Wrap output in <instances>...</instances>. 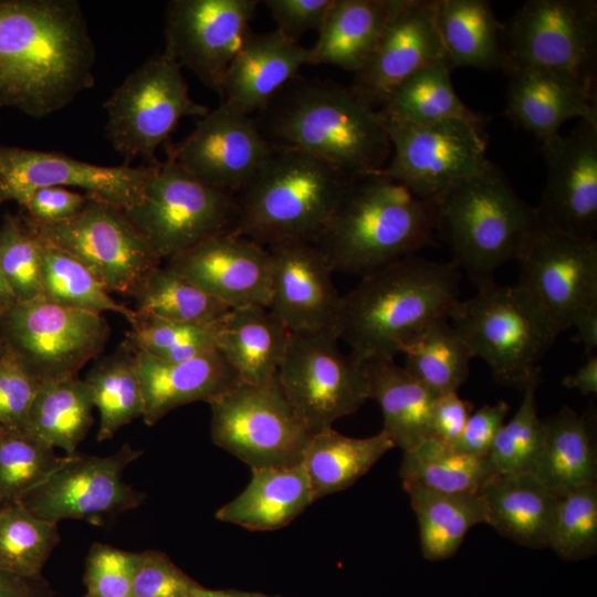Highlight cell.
<instances>
[{"instance_id": "31", "label": "cell", "mask_w": 597, "mask_h": 597, "mask_svg": "<svg viewBox=\"0 0 597 597\" xmlns=\"http://www.w3.org/2000/svg\"><path fill=\"white\" fill-rule=\"evenodd\" d=\"M533 474L558 496L596 483L595 440L591 422L586 416L563 406L543 419L542 442Z\"/></svg>"}, {"instance_id": "15", "label": "cell", "mask_w": 597, "mask_h": 597, "mask_svg": "<svg viewBox=\"0 0 597 597\" xmlns=\"http://www.w3.org/2000/svg\"><path fill=\"white\" fill-rule=\"evenodd\" d=\"M516 262V284L561 333L572 327L582 312L597 306L596 239L567 234L538 219Z\"/></svg>"}, {"instance_id": "1", "label": "cell", "mask_w": 597, "mask_h": 597, "mask_svg": "<svg viewBox=\"0 0 597 597\" xmlns=\"http://www.w3.org/2000/svg\"><path fill=\"white\" fill-rule=\"evenodd\" d=\"M96 50L75 0H0V106L43 118L94 83Z\"/></svg>"}, {"instance_id": "5", "label": "cell", "mask_w": 597, "mask_h": 597, "mask_svg": "<svg viewBox=\"0 0 597 597\" xmlns=\"http://www.w3.org/2000/svg\"><path fill=\"white\" fill-rule=\"evenodd\" d=\"M436 233L451 261L478 286L494 281V273L519 253L538 217L535 207L515 192L493 163L464 178L433 201Z\"/></svg>"}, {"instance_id": "13", "label": "cell", "mask_w": 597, "mask_h": 597, "mask_svg": "<svg viewBox=\"0 0 597 597\" xmlns=\"http://www.w3.org/2000/svg\"><path fill=\"white\" fill-rule=\"evenodd\" d=\"M503 24L504 72L561 71L596 87V0H528Z\"/></svg>"}, {"instance_id": "36", "label": "cell", "mask_w": 597, "mask_h": 597, "mask_svg": "<svg viewBox=\"0 0 597 597\" xmlns=\"http://www.w3.org/2000/svg\"><path fill=\"white\" fill-rule=\"evenodd\" d=\"M446 59L415 72L390 94L379 108L387 122L427 125L459 119L482 129L485 118L469 108L457 95Z\"/></svg>"}, {"instance_id": "41", "label": "cell", "mask_w": 597, "mask_h": 597, "mask_svg": "<svg viewBox=\"0 0 597 597\" xmlns=\"http://www.w3.org/2000/svg\"><path fill=\"white\" fill-rule=\"evenodd\" d=\"M36 238L41 245L43 297L61 306L91 313H118L129 324L134 322L136 312L115 301L100 280L81 262L55 245Z\"/></svg>"}, {"instance_id": "24", "label": "cell", "mask_w": 597, "mask_h": 597, "mask_svg": "<svg viewBox=\"0 0 597 597\" xmlns=\"http://www.w3.org/2000/svg\"><path fill=\"white\" fill-rule=\"evenodd\" d=\"M167 266L231 308L269 306V251L244 235L235 232L213 235L170 258Z\"/></svg>"}, {"instance_id": "49", "label": "cell", "mask_w": 597, "mask_h": 597, "mask_svg": "<svg viewBox=\"0 0 597 597\" xmlns=\"http://www.w3.org/2000/svg\"><path fill=\"white\" fill-rule=\"evenodd\" d=\"M0 263L17 302L42 296L40 241L10 216L0 227Z\"/></svg>"}, {"instance_id": "16", "label": "cell", "mask_w": 597, "mask_h": 597, "mask_svg": "<svg viewBox=\"0 0 597 597\" xmlns=\"http://www.w3.org/2000/svg\"><path fill=\"white\" fill-rule=\"evenodd\" d=\"M385 123L392 153L381 171L420 199L434 201L458 181L491 165L482 129L470 123Z\"/></svg>"}, {"instance_id": "54", "label": "cell", "mask_w": 597, "mask_h": 597, "mask_svg": "<svg viewBox=\"0 0 597 597\" xmlns=\"http://www.w3.org/2000/svg\"><path fill=\"white\" fill-rule=\"evenodd\" d=\"M509 410V404L499 400L493 405L485 404L471 412L452 448L464 454L488 457L498 432L504 425Z\"/></svg>"}, {"instance_id": "7", "label": "cell", "mask_w": 597, "mask_h": 597, "mask_svg": "<svg viewBox=\"0 0 597 597\" xmlns=\"http://www.w3.org/2000/svg\"><path fill=\"white\" fill-rule=\"evenodd\" d=\"M448 318L498 383L521 390L541 379L538 364L561 334L523 289L495 281L459 298Z\"/></svg>"}, {"instance_id": "38", "label": "cell", "mask_w": 597, "mask_h": 597, "mask_svg": "<svg viewBox=\"0 0 597 597\" xmlns=\"http://www.w3.org/2000/svg\"><path fill=\"white\" fill-rule=\"evenodd\" d=\"M94 408L90 389L75 377L40 385L23 430L67 455L76 453L86 437Z\"/></svg>"}, {"instance_id": "55", "label": "cell", "mask_w": 597, "mask_h": 597, "mask_svg": "<svg viewBox=\"0 0 597 597\" xmlns=\"http://www.w3.org/2000/svg\"><path fill=\"white\" fill-rule=\"evenodd\" d=\"M87 195L72 191L64 187H44L36 189L23 206L32 221L52 223L76 216L84 207Z\"/></svg>"}, {"instance_id": "57", "label": "cell", "mask_w": 597, "mask_h": 597, "mask_svg": "<svg viewBox=\"0 0 597 597\" xmlns=\"http://www.w3.org/2000/svg\"><path fill=\"white\" fill-rule=\"evenodd\" d=\"M0 597H54V591L42 575L24 576L0 570Z\"/></svg>"}, {"instance_id": "35", "label": "cell", "mask_w": 597, "mask_h": 597, "mask_svg": "<svg viewBox=\"0 0 597 597\" xmlns=\"http://www.w3.org/2000/svg\"><path fill=\"white\" fill-rule=\"evenodd\" d=\"M392 448L383 430L366 438L348 437L333 427L313 433L302 464L314 502L353 485Z\"/></svg>"}, {"instance_id": "53", "label": "cell", "mask_w": 597, "mask_h": 597, "mask_svg": "<svg viewBox=\"0 0 597 597\" xmlns=\"http://www.w3.org/2000/svg\"><path fill=\"white\" fill-rule=\"evenodd\" d=\"M334 0H264L272 19L286 39L300 43L308 31L322 28Z\"/></svg>"}, {"instance_id": "8", "label": "cell", "mask_w": 597, "mask_h": 597, "mask_svg": "<svg viewBox=\"0 0 597 597\" xmlns=\"http://www.w3.org/2000/svg\"><path fill=\"white\" fill-rule=\"evenodd\" d=\"M179 62L165 49L145 60L112 92L103 107L105 133L126 161L155 165L157 149L184 117L210 111L191 98Z\"/></svg>"}, {"instance_id": "21", "label": "cell", "mask_w": 597, "mask_h": 597, "mask_svg": "<svg viewBox=\"0 0 597 597\" xmlns=\"http://www.w3.org/2000/svg\"><path fill=\"white\" fill-rule=\"evenodd\" d=\"M546 184L538 219L567 234L595 239L597 230V124L580 121L567 135L541 144Z\"/></svg>"}, {"instance_id": "46", "label": "cell", "mask_w": 597, "mask_h": 597, "mask_svg": "<svg viewBox=\"0 0 597 597\" xmlns=\"http://www.w3.org/2000/svg\"><path fill=\"white\" fill-rule=\"evenodd\" d=\"M64 459L23 429L0 427V501H19L43 483Z\"/></svg>"}, {"instance_id": "59", "label": "cell", "mask_w": 597, "mask_h": 597, "mask_svg": "<svg viewBox=\"0 0 597 597\" xmlns=\"http://www.w3.org/2000/svg\"><path fill=\"white\" fill-rule=\"evenodd\" d=\"M575 342L583 345L586 356L596 354L597 349V306L582 312L574 321Z\"/></svg>"}, {"instance_id": "39", "label": "cell", "mask_w": 597, "mask_h": 597, "mask_svg": "<svg viewBox=\"0 0 597 597\" xmlns=\"http://www.w3.org/2000/svg\"><path fill=\"white\" fill-rule=\"evenodd\" d=\"M405 368L434 395L458 391L470 374L473 358L448 317L418 333L401 348Z\"/></svg>"}, {"instance_id": "44", "label": "cell", "mask_w": 597, "mask_h": 597, "mask_svg": "<svg viewBox=\"0 0 597 597\" xmlns=\"http://www.w3.org/2000/svg\"><path fill=\"white\" fill-rule=\"evenodd\" d=\"M59 541L57 524L38 517L20 502L0 507V570L41 575Z\"/></svg>"}, {"instance_id": "11", "label": "cell", "mask_w": 597, "mask_h": 597, "mask_svg": "<svg viewBox=\"0 0 597 597\" xmlns=\"http://www.w3.org/2000/svg\"><path fill=\"white\" fill-rule=\"evenodd\" d=\"M209 405L212 442L251 469L302 463L313 433L292 409L277 380L241 383Z\"/></svg>"}, {"instance_id": "56", "label": "cell", "mask_w": 597, "mask_h": 597, "mask_svg": "<svg viewBox=\"0 0 597 597\" xmlns=\"http://www.w3.org/2000/svg\"><path fill=\"white\" fill-rule=\"evenodd\" d=\"M472 412V404L458 391L438 395L431 411V438L453 447Z\"/></svg>"}, {"instance_id": "61", "label": "cell", "mask_w": 597, "mask_h": 597, "mask_svg": "<svg viewBox=\"0 0 597 597\" xmlns=\"http://www.w3.org/2000/svg\"><path fill=\"white\" fill-rule=\"evenodd\" d=\"M17 302L0 263V314Z\"/></svg>"}, {"instance_id": "18", "label": "cell", "mask_w": 597, "mask_h": 597, "mask_svg": "<svg viewBox=\"0 0 597 597\" xmlns=\"http://www.w3.org/2000/svg\"><path fill=\"white\" fill-rule=\"evenodd\" d=\"M259 3L171 0L165 10L164 49L220 96L228 69L251 30Z\"/></svg>"}, {"instance_id": "14", "label": "cell", "mask_w": 597, "mask_h": 597, "mask_svg": "<svg viewBox=\"0 0 597 597\" xmlns=\"http://www.w3.org/2000/svg\"><path fill=\"white\" fill-rule=\"evenodd\" d=\"M4 317L8 350L40 383L75 377L104 348L111 329L102 314L70 308L43 296L15 302Z\"/></svg>"}, {"instance_id": "26", "label": "cell", "mask_w": 597, "mask_h": 597, "mask_svg": "<svg viewBox=\"0 0 597 597\" xmlns=\"http://www.w3.org/2000/svg\"><path fill=\"white\" fill-rule=\"evenodd\" d=\"M312 50L286 39L279 30L247 34L226 74L221 103L253 116L302 66L312 64Z\"/></svg>"}, {"instance_id": "60", "label": "cell", "mask_w": 597, "mask_h": 597, "mask_svg": "<svg viewBox=\"0 0 597 597\" xmlns=\"http://www.w3.org/2000/svg\"><path fill=\"white\" fill-rule=\"evenodd\" d=\"M189 597H282L279 595H270L261 591H245L234 589H207L202 587Z\"/></svg>"}, {"instance_id": "30", "label": "cell", "mask_w": 597, "mask_h": 597, "mask_svg": "<svg viewBox=\"0 0 597 597\" xmlns=\"http://www.w3.org/2000/svg\"><path fill=\"white\" fill-rule=\"evenodd\" d=\"M289 337L268 307L243 306L222 320L217 348L242 383L268 385L276 381Z\"/></svg>"}, {"instance_id": "20", "label": "cell", "mask_w": 597, "mask_h": 597, "mask_svg": "<svg viewBox=\"0 0 597 597\" xmlns=\"http://www.w3.org/2000/svg\"><path fill=\"white\" fill-rule=\"evenodd\" d=\"M272 149L253 116L220 103L198 119L184 140L167 146V158L199 181L235 193L256 175Z\"/></svg>"}, {"instance_id": "42", "label": "cell", "mask_w": 597, "mask_h": 597, "mask_svg": "<svg viewBox=\"0 0 597 597\" xmlns=\"http://www.w3.org/2000/svg\"><path fill=\"white\" fill-rule=\"evenodd\" d=\"M98 410L97 440L111 439L122 427L143 417L144 396L135 355L128 348L98 362L84 379Z\"/></svg>"}, {"instance_id": "62", "label": "cell", "mask_w": 597, "mask_h": 597, "mask_svg": "<svg viewBox=\"0 0 597 597\" xmlns=\"http://www.w3.org/2000/svg\"><path fill=\"white\" fill-rule=\"evenodd\" d=\"M2 355H3V354L1 353V349H0V358L2 357Z\"/></svg>"}, {"instance_id": "34", "label": "cell", "mask_w": 597, "mask_h": 597, "mask_svg": "<svg viewBox=\"0 0 597 597\" xmlns=\"http://www.w3.org/2000/svg\"><path fill=\"white\" fill-rule=\"evenodd\" d=\"M400 0H334L312 50V64L359 71Z\"/></svg>"}, {"instance_id": "6", "label": "cell", "mask_w": 597, "mask_h": 597, "mask_svg": "<svg viewBox=\"0 0 597 597\" xmlns=\"http://www.w3.org/2000/svg\"><path fill=\"white\" fill-rule=\"evenodd\" d=\"M350 177L302 151L273 147L256 175L234 193L233 232L263 247L314 242Z\"/></svg>"}, {"instance_id": "45", "label": "cell", "mask_w": 597, "mask_h": 597, "mask_svg": "<svg viewBox=\"0 0 597 597\" xmlns=\"http://www.w3.org/2000/svg\"><path fill=\"white\" fill-rule=\"evenodd\" d=\"M221 322H175L136 313L125 345L161 360H187L218 349Z\"/></svg>"}, {"instance_id": "52", "label": "cell", "mask_w": 597, "mask_h": 597, "mask_svg": "<svg viewBox=\"0 0 597 597\" xmlns=\"http://www.w3.org/2000/svg\"><path fill=\"white\" fill-rule=\"evenodd\" d=\"M40 383L10 353L0 358V427L23 429Z\"/></svg>"}, {"instance_id": "25", "label": "cell", "mask_w": 597, "mask_h": 597, "mask_svg": "<svg viewBox=\"0 0 597 597\" xmlns=\"http://www.w3.org/2000/svg\"><path fill=\"white\" fill-rule=\"evenodd\" d=\"M505 74V115L541 144L556 137L570 118L597 124L595 86L572 74L546 69H515Z\"/></svg>"}, {"instance_id": "9", "label": "cell", "mask_w": 597, "mask_h": 597, "mask_svg": "<svg viewBox=\"0 0 597 597\" xmlns=\"http://www.w3.org/2000/svg\"><path fill=\"white\" fill-rule=\"evenodd\" d=\"M123 210L160 260L233 232L235 219L234 193L199 181L170 158L154 165L140 200Z\"/></svg>"}, {"instance_id": "50", "label": "cell", "mask_w": 597, "mask_h": 597, "mask_svg": "<svg viewBox=\"0 0 597 597\" xmlns=\"http://www.w3.org/2000/svg\"><path fill=\"white\" fill-rule=\"evenodd\" d=\"M138 553L94 543L85 561L84 597H130Z\"/></svg>"}, {"instance_id": "40", "label": "cell", "mask_w": 597, "mask_h": 597, "mask_svg": "<svg viewBox=\"0 0 597 597\" xmlns=\"http://www.w3.org/2000/svg\"><path fill=\"white\" fill-rule=\"evenodd\" d=\"M493 475L488 457L461 453L433 438L404 451L399 469L402 485L443 493H479Z\"/></svg>"}, {"instance_id": "28", "label": "cell", "mask_w": 597, "mask_h": 597, "mask_svg": "<svg viewBox=\"0 0 597 597\" xmlns=\"http://www.w3.org/2000/svg\"><path fill=\"white\" fill-rule=\"evenodd\" d=\"M485 523L519 545L544 548L561 496L533 473L494 474L480 490Z\"/></svg>"}, {"instance_id": "32", "label": "cell", "mask_w": 597, "mask_h": 597, "mask_svg": "<svg viewBox=\"0 0 597 597\" xmlns=\"http://www.w3.org/2000/svg\"><path fill=\"white\" fill-rule=\"evenodd\" d=\"M436 28L451 69L504 70V24L485 0H436Z\"/></svg>"}, {"instance_id": "27", "label": "cell", "mask_w": 597, "mask_h": 597, "mask_svg": "<svg viewBox=\"0 0 597 597\" xmlns=\"http://www.w3.org/2000/svg\"><path fill=\"white\" fill-rule=\"evenodd\" d=\"M143 396V419L154 426L171 410L195 401L211 402L242 380L217 349L181 362L135 353Z\"/></svg>"}, {"instance_id": "37", "label": "cell", "mask_w": 597, "mask_h": 597, "mask_svg": "<svg viewBox=\"0 0 597 597\" xmlns=\"http://www.w3.org/2000/svg\"><path fill=\"white\" fill-rule=\"evenodd\" d=\"M402 486L418 521L422 555L429 561L452 557L467 533L485 523V505L479 493H443L416 484Z\"/></svg>"}, {"instance_id": "23", "label": "cell", "mask_w": 597, "mask_h": 597, "mask_svg": "<svg viewBox=\"0 0 597 597\" xmlns=\"http://www.w3.org/2000/svg\"><path fill=\"white\" fill-rule=\"evenodd\" d=\"M434 12L436 0H400L350 84L371 107L381 108L406 78L423 66L446 59Z\"/></svg>"}, {"instance_id": "2", "label": "cell", "mask_w": 597, "mask_h": 597, "mask_svg": "<svg viewBox=\"0 0 597 597\" xmlns=\"http://www.w3.org/2000/svg\"><path fill=\"white\" fill-rule=\"evenodd\" d=\"M253 118L272 147L302 151L347 176L381 171L391 157L380 111L350 85L297 75Z\"/></svg>"}, {"instance_id": "12", "label": "cell", "mask_w": 597, "mask_h": 597, "mask_svg": "<svg viewBox=\"0 0 597 597\" xmlns=\"http://www.w3.org/2000/svg\"><path fill=\"white\" fill-rule=\"evenodd\" d=\"M31 231L75 258L109 293L134 296L160 266L124 210L90 196L76 216L52 223L31 220Z\"/></svg>"}, {"instance_id": "10", "label": "cell", "mask_w": 597, "mask_h": 597, "mask_svg": "<svg viewBox=\"0 0 597 597\" xmlns=\"http://www.w3.org/2000/svg\"><path fill=\"white\" fill-rule=\"evenodd\" d=\"M336 329L290 333L276 380L292 409L315 433L369 399L364 362L338 345Z\"/></svg>"}, {"instance_id": "17", "label": "cell", "mask_w": 597, "mask_h": 597, "mask_svg": "<svg viewBox=\"0 0 597 597\" xmlns=\"http://www.w3.org/2000/svg\"><path fill=\"white\" fill-rule=\"evenodd\" d=\"M143 451L125 443L107 457L65 455L63 463L18 502L38 517L56 523L64 519L104 525L145 499L123 481L124 469Z\"/></svg>"}, {"instance_id": "4", "label": "cell", "mask_w": 597, "mask_h": 597, "mask_svg": "<svg viewBox=\"0 0 597 597\" xmlns=\"http://www.w3.org/2000/svg\"><path fill=\"white\" fill-rule=\"evenodd\" d=\"M434 203L383 171L349 178L313 242L333 272L366 276L432 245Z\"/></svg>"}, {"instance_id": "33", "label": "cell", "mask_w": 597, "mask_h": 597, "mask_svg": "<svg viewBox=\"0 0 597 597\" xmlns=\"http://www.w3.org/2000/svg\"><path fill=\"white\" fill-rule=\"evenodd\" d=\"M366 365L369 398L383 413V431L395 447L408 451L431 438V411L437 395L395 359H371Z\"/></svg>"}, {"instance_id": "51", "label": "cell", "mask_w": 597, "mask_h": 597, "mask_svg": "<svg viewBox=\"0 0 597 597\" xmlns=\"http://www.w3.org/2000/svg\"><path fill=\"white\" fill-rule=\"evenodd\" d=\"M202 587L165 553L138 552L130 597H189Z\"/></svg>"}, {"instance_id": "22", "label": "cell", "mask_w": 597, "mask_h": 597, "mask_svg": "<svg viewBox=\"0 0 597 597\" xmlns=\"http://www.w3.org/2000/svg\"><path fill=\"white\" fill-rule=\"evenodd\" d=\"M265 248L271 260L269 311L290 333L336 329L342 295L317 247L284 240Z\"/></svg>"}, {"instance_id": "58", "label": "cell", "mask_w": 597, "mask_h": 597, "mask_svg": "<svg viewBox=\"0 0 597 597\" xmlns=\"http://www.w3.org/2000/svg\"><path fill=\"white\" fill-rule=\"evenodd\" d=\"M562 385L584 396L597 394V355L587 356L585 363L573 374L566 375Z\"/></svg>"}, {"instance_id": "3", "label": "cell", "mask_w": 597, "mask_h": 597, "mask_svg": "<svg viewBox=\"0 0 597 597\" xmlns=\"http://www.w3.org/2000/svg\"><path fill=\"white\" fill-rule=\"evenodd\" d=\"M460 279L452 262L416 254L363 276L342 295L338 338L362 362L394 359L430 323L448 317L460 298Z\"/></svg>"}, {"instance_id": "47", "label": "cell", "mask_w": 597, "mask_h": 597, "mask_svg": "<svg viewBox=\"0 0 597 597\" xmlns=\"http://www.w3.org/2000/svg\"><path fill=\"white\" fill-rule=\"evenodd\" d=\"M536 379L523 389V399L509 422L498 432L488 454L494 474L533 473L543 434L537 415Z\"/></svg>"}, {"instance_id": "48", "label": "cell", "mask_w": 597, "mask_h": 597, "mask_svg": "<svg viewBox=\"0 0 597 597\" xmlns=\"http://www.w3.org/2000/svg\"><path fill=\"white\" fill-rule=\"evenodd\" d=\"M547 548L568 561L583 559L596 553V483L578 488L559 498Z\"/></svg>"}, {"instance_id": "29", "label": "cell", "mask_w": 597, "mask_h": 597, "mask_svg": "<svg viewBox=\"0 0 597 597\" xmlns=\"http://www.w3.org/2000/svg\"><path fill=\"white\" fill-rule=\"evenodd\" d=\"M312 503L313 493L302 463L253 468L245 489L222 505L216 519L250 531H275L290 524Z\"/></svg>"}, {"instance_id": "19", "label": "cell", "mask_w": 597, "mask_h": 597, "mask_svg": "<svg viewBox=\"0 0 597 597\" xmlns=\"http://www.w3.org/2000/svg\"><path fill=\"white\" fill-rule=\"evenodd\" d=\"M154 165L98 166L52 151L0 147V202L24 206L44 187H74L122 209L137 203Z\"/></svg>"}, {"instance_id": "43", "label": "cell", "mask_w": 597, "mask_h": 597, "mask_svg": "<svg viewBox=\"0 0 597 597\" xmlns=\"http://www.w3.org/2000/svg\"><path fill=\"white\" fill-rule=\"evenodd\" d=\"M133 297L137 314L175 322H220L232 310L168 266L154 270Z\"/></svg>"}]
</instances>
